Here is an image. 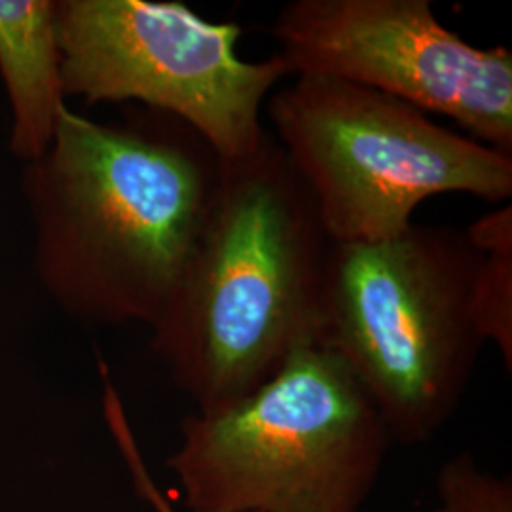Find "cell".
Returning <instances> with one entry per match:
<instances>
[{
    "mask_svg": "<svg viewBox=\"0 0 512 512\" xmlns=\"http://www.w3.org/2000/svg\"><path fill=\"white\" fill-rule=\"evenodd\" d=\"M330 243L270 131L251 156L222 162L211 211L150 327L152 349L198 414L238 403L319 346Z\"/></svg>",
    "mask_w": 512,
    "mask_h": 512,
    "instance_id": "obj_2",
    "label": "cell"
},
{
    "mask_svg": "<svg viewBox=\"0 0 512 512\" xmlns=\"http://www.w3.org/2000/svg\"><path fill=\"white\" fill-rule=\"evenodd\" d=\"M222 160L181 120L148 110L101 124L61 110L23 169L35 272L55 304L92 325L152 327L219 190Z\"/></svg>",
    "mask_w": 512,
    "mask_h": 512,
    "instance_id": "obj_1",
    "label": "cell"
},
{
    "mask_svg": "<svg viewBox=\"0 0 512 512\" xmlns=\"http://www.w3.org/2000/svg\"><path fill=\"white\" fill-rule=\"evenodd\" d=\"M241 27L207 21L181 2L57 0L67 97L135 101L194 129L222 162L247 158L268 129L262 110L289 78L275 54L245 61Z\"/></svg>",
    "mask_w": 512,
    "mask_h": 512,
    "instance_id": "obj_6",
    "label": "cell"
},
{
    "mask_svg": "<svg viewBox=\"0 0 512 512\" xmlns=\"http://www.w3.org/2000/svg\"><path fill=\"white\" fill-rule=\"evenodd\" d=\"M0 78L12 116L10 150L25 164L35 162L52 145L67 107L57 0H0Z\"/></svg>",
    "mask_w": 512,
    "mask_h": 512,
    "instance_id": "obj_8",
    "label": "cell"
},
{
    "mask_svg": "<svg viewBox=\"0 0 512 512\" xmlns=\"http://www.w3.org/2000/svg\"><path fill=\"white\" fill-rule=\"evenodd\" d=\"M433 512H512L511 476L494 475L469 454L442 463Z\"/></svg>",
    "mask_w": 512,
    "mask_h": 512,
    "instance_id": "obj_10",
    "label": "cell"
},
{
    "mask_svg": "<svg viewBox=\"0 0 512 512\" xmlns=\"http://www.w3.org/2000/svg\"><path fill=\"white\" fill-rule=\"evenodd\" d=\"M478 258L467 234L448 226L330 243L319 348L348 366L393 442L433 439L473 380L484 346L471 311Z\"/></svg>",
    "mask_w": 512,
    "mask_h": 512,
    "instance_id": "obj_3",
    "label": "cell"
},
{
    "mask_svg": "<svg viewBox=\"0 0 512 512\" xmlns=\"http://www.w3.org/2000/svg\"><path fill=\"white\" fill-rule=\"evenodd\" d=\"M272 35L293 78H338L391 95L512 156L511 50L465 42L429 0H293Z\"/></svg>",
    "mask_w": 512,
    "mask_h": 512,
    "instance_id": "obj_7",
    "label": "cell"
},
{
    "mask_svg": "<svg viewBox=\"0 0 512 512\" xmlns=\"http://www.w3.org/2000/svg\"><path fill=\"white\" fill-rule=\"evenodd\" d=\"M264 110L334 243L395 238L414 224L421 203L442 194L511 200L512 156L391 95L294 76Z\"/></svg>",
    "mask_w": 512,
    "mask_h": 512,
    "instance_id": "obj_5",
    "label": "cell"
},
{
    "mask_svg": "<svg viewBox=\"0 0 512 512\" xmlns=\"http://www.w3.org/2000/svg\"><path fill=\"white\" fill-rule=\"evenodd\" d=\"M393 440L344 361L302 349L238 403L181 423L188 512H359Z\"/></svg>",
    "mask_w": 512,
    "mask_h": 512,
    "instance_id": "obj_4",
    "label": "cell"
},
{
    "mask_svg": "<svg viewBox=\"0 0 512 512\" xmlns=\"http://www.w3.org/2000/svg\"><path fill=\"white\" fill-rule=\"evenodd\" d=\"M480 251L471 311L484 344L492 342L512 370V207L501 203L465 230Z\"/></svg>",
    "mask_w": 512,
    "mask_h": 512,
    "instance_id": "obj_9",
    "label": "cell"
},
{
    "mask_svg": "<svg viewBox=\"0 0 512 512\" xmlns=\"http://www.w3.org/2000/svg\"><path fill=\"white\" fill-rule=\"evenodd\" d=\"M107 418H109L110 429L114 433V439L118 442V448H120V452L126 458V463H128L129 471H131V476H133V482H135V488H137L139 495L143 499H147L150 507L156 512H177L171 507L167 497L162 494V490L154 484L152 476L148 475L145 461H143L139 450H137V444H135V440L131 437V431H129L128 423H126V418H124V412H122L118 399L114 397L112 391H107Z\"/></svg>",
    "mask_w": 512,
    "mask_h": 512,
    "instance_id": "obj_11",
    "label": "cell"
}]
</instances>
